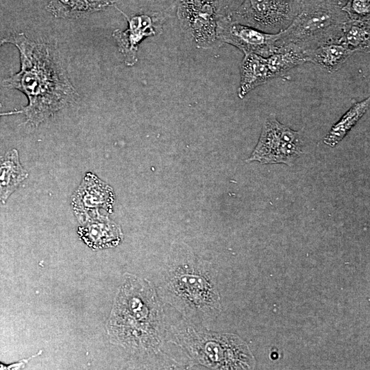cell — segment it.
<instances>
[{"label":"cell","mask_w":370,"mask_h":370,"mask_svg":"<svg viewBox=\"0 0 370 370\" xmlns=\"http://www.w3.org/2000/svg\"><path fill=\"white\" fill-rule=\"evenodd\" d=\"M3 44H5L3 39L0 40V46H1Z\"/></svg>","instance_id":"25"},{"label":"cell","mask_w":370,"mask_h":370,"mask_svg":"<svg viewBox=\"0 0 370 370\" xmlns=\"http://www.w3.org/2000/svg\"><path fill=\"white\" fill-rule=\"evenodd\" d=\"M114 7L125 17L128 27L125 31L114 30L112 36L124 57L125 64L132 66L137 62L140 42L146 37L162 32L166 16L163 12H150L128 16L116 5Z\"/></svg>","instance_id":"10"},{"label":"cell","mask_w":370,"mask_h":370,"mask_svg":"<svg viewBox=\"0 0 370 370\" xmlns=\"http://www.w3.org/2000/svg\"><path fill=\"white\" fill-rule=\"evenodd\" d=\"M340 6H343L347 0H330Z\"/></svg>","instance_id":"23"},{"label":"cell","mask_w":370,"mask_h":370,"mask_svg":"<svg viewBox=\"0 0 370 370\" xmlns=\"http://www.w3.org/2000/svg\"><path fill=\"white\" fill-rule=\"evenodd\" d=\"M266 58L272 78L308 62L305 52L292 44L279 46L276 52Z\"/></svg>","instance_id":"18"},{"label":"cell","mask_w":370,"mask_h":370,"mask_svg":"<svg viewBox=\"0 0 370 370\" xmlns=\"http://www.w3.org/2000/svg\"><path fill=\"white\" fill-rule=\"evenodd\" d=\"M114 201L112 188L92 173H87L73 193L71 204L77 217L102 208L111 212Z\"/></svg>","instance_id":"11"},{"label":"cell","mask_w":370,"mask_h":370,"mask_svg":"<svg viewBox=\"0 0 370 370\" xmlns=\"http://www.w3.org/2000/svg\"><path fill=\"white\" fill-rule=\"evenodd\" d=\"M217 36L222 43L233 45L244 54L255 53L267 58L279 49L280 32L266 33L249 25L238 23L228 16L217 17Z\"/></svg>","instance_id":"9"},{"label":"cell","mask_w":370,"mask_h":370,"mask_svg":"<svg viewBox=\"0 0 370 370\" xmlns=\"http://www.w3.org/2000/svg\"><path fill=\"white\" fill-rule=\"evenodd\" d=\"M120 1L121 0H49L46 10L56 18H79L114 6Z\"/></svg>","instance_id":"13"},{"label":"cell","mask_w":370,"mask_h":370,"mask_svg":"<svg viewBox=\"0 0 370 370\" xmlns=\"http://www.w3.org/2000/svg\"><path fill=\"white\" fill-rule=\"evenodd\" d=\"M286 1L295 5H299V3L301 0H286Z\"/></svg>","instance_id":"24"},{"label":"cell","mask_w":370,"mask_h":370,"mask_svg":"<svg viewBox=\"0 0 370 370\" xmlns=\"http://www.w3.org/2000/svg\"><path fill=\"white\" fill-rule=\"evenodd\" d=\"M6 115V113L4 112V113H0V117L2 116H5Z\"/></svg>","instance_id":"26"},{"label":"cell","mask_w":370,"mask_h":370,"mask_svg":"<svg viewBox=\"0 0 370 370\" xmlns=\"http://www.w3.org/2000/svg\"><path fill=\"white\" fill-rule=\"evenodd\" d=\"M163 298L184 317L207 321L221 311L216 271L211 263L186 251H172L160 280Z\"/></svg>","instance_id":"3"},{"label":"cell","mask_w":370,"mask_h":370,"mask_svg":"<svg viewBox=\"0 0 370 370\" xmlns=\"http://www.w3.org/2000/svg\"><path fill=\"white\" fill-rule=\"evenodd\" d=\"M369 104V97L353 103L342 117L332 125L323 138V143L330 147L337 145L365 114Z\"/></svg>","instance_id":"17"},{"label":"cell","mask_w":370,"mask_h":370,"mask_svg":"<svg viewBox=\"0 0 370 370\" xmlns=\"http://www.w3.org/2000/svg\"><path fill=\"white\" fill-rule=\"evenodd\" d=\"M179 339L192 358L211 369H250L254 365L247 346L234 335L198 332L191 328Z\"/></svg>","instance_id":"5"},{"label":"cell","mask_w":370,"mask_h":370,"mask_svg":"<svg viewBox=\"0 0 370 370\" xmlns=\"http://www.w3.org/2000/svg\"><path fill=\"white\" fill-rule=\"evenodd\" d=\"M271 79L266 58L255 53L245 54L241 64L238 97L243 99L250 91Z\"/></svg>","instance_id":"14"},{"label":"cell","mask_w":370,"mask_h":370,"mask_svg":"<svg viewBox=\"0 0 370 370\" xmlns=\"http://www.w3.org/2000/svg\"><path fill=\"white\" fill-rule=\"evenodd\" d=\"M341 9L349 20H370L369 0H347Z\"/></svg>","instance_id":"20"},{"label":"cell","mask_w":370,"mask_h":370,"mask_svg":"<svg viewBox=\"0 0 370 370\" xmlns=\"http://www.w3.org/2000/svg\"><path fill=\"white\" fill-rule=\"evenodd\" d=\"M298 8L286 0H244L226 16L264 32L277 34L291 24Z\"/></svg>","instance_id":"7"},{"label":"cell","mask_w":370,"mask_h":370,"mask_svg":"<svg viewBox=\"0 0 370 370\" xmlns=\"http://www.w3.org/2000/svg\"><path fill=\"white\" fill-rule=\"evenodd\" d=\"M349 18L341 6L330 0H301L291 24L282 32L278 47L292 44L306 53L341 40Z\"/></svg>","instance_id":"4"},{"label":"cell","mask_w":370,"mask_h":370,"mask_svg":"<svg viewBox=\"0 0 370 370\" xmlns=\"http://www.w3.org/2000/svg\"><path fill=\"white\" fill-rule=\"evenodd\" d=\"M302 149L300 132L281 123L271 114L264 120L258 141L246 162L291 166L302 155Z\"/></svg>","instance_id":"6"},{"label":"cell","mask_w":370,"mask_h":370,"mask_svg":"<svg viewBox=\"0 0 370 370\" xmlns=\"http://www.w3.org/2000/svg\"><path fill=\"white\" fill-rule=\"evenodd\" d=\"M40 353H42V352H40L38 354H37L36 355H34V356L29 357V358H27L26 360H23L21 361L11 364L10 365H4V364L0 362V369H21L26 363H27V362L29 360H31L32 358L36 356L37 355L40 354Z\"/></svg>","instance_id":"22"},{"label":"cell","mask_w":370,"mask_h":370,"mask_svg":"<svg viewBox=\"0 0 370 370\" xmlns=\"http://www.w3.org/2000/svg\"><path fill=\"white\" fill-rule=\"evenodd\" d=\"M244 0H214L217 17L226 16L234 12Z\"/></svg>","instance_id":"21"},{"label":"cell","mask_w":370,"mask_h":370,"mask_svg":"<svg viewBox=\"0 0 370 370\" xmlns=\"http://www.w3.org/2000/svg\"><path fill=\"white\" fill-rule=\"evenodd\" d=\"M107 328L113 343L136 350L158 349L164 329L163 310L149 281L125 275Z\"/></svg>","instance_id":"2"},{"label":"cell","mask_w":370,"mask_h":370,"mask_svg":"<svg viewBox=\"0 0 370 370\" xmlns=\"http://www.w3.org/2000/svg\"><path fill=\"white\" fill-rule=\"evenodd\" d=\"M176 4L180 26L198 48L209 49L222 45L217 36L214 0H177Z\"/></svg>","instance_id":"8"},{"label":"cell","mask_w":370,"mask_h":370,"mask_svg":"<svg viewBox=\"0 0 370 370\" xmlns=\"http://www.w3.org/2000/svg\"><path fill=\"white\" fill-rule=\"evenodd\" d=\"M28 177L20 162L18 151L12 149L0 156V202L5 204L10 196Z\"/></svg>","instance_id":"15"},{"label":"cell","mask_w":370,"mask_h":370,"mask_svg":"<svg viewBox=\"0 0 370 370\" xmlns=\"http://www.w3.org/2000/svg\"><path fill=\"white\" fill-rule=\"evenodd\" d=\"M341 41L353 52H369L370 20H348L343 28Z\"/></svg>","instance_id":"19"},{"label":"cell","mask_w":370,"mask_h":370,"mask_svg":"<svg viewBox=\"0 0 370 370\" xmlns=\"http://www.w3.org/2000/svg\"><path fill=\"white\" fill-rule=\"evenodd\" d=\"M19 51L21 69L3 84L23 92L28 104L16 113H24L35 127L78 97L58 54L49 45L28 39L23 33L3 38Z\"/></svg>","instance_id":"1"},{"label":"cell","mask_w":370,"mask_h":370,"mask_svg":"<svg viewBox=\"0 0 370 370\" xmlns=\"http://www.w3.org/2000/svg\"><path fill=\"white\" fill-rule=\"evenodd\" d=\"M354 53L341 40L323 44L306 53L308 62L328 73L337 71Z\"/></svg>","instance_id":"16"},{"label":"cell","mask_w":370,"mask_h":370,"mask_svg":"<svg viewBox=\"0 0 370 370\" xmlns=\"http://www.w3.org/2000/svg\"><path fill=\"white\" fill-rule=\"evenodd\" d=\"M77 219L82 223L78 234L90 247H111L121 242L122 233L119 227L99 210L89 211Z\"/></svg>","instance_id":"12"}]
</instances>
